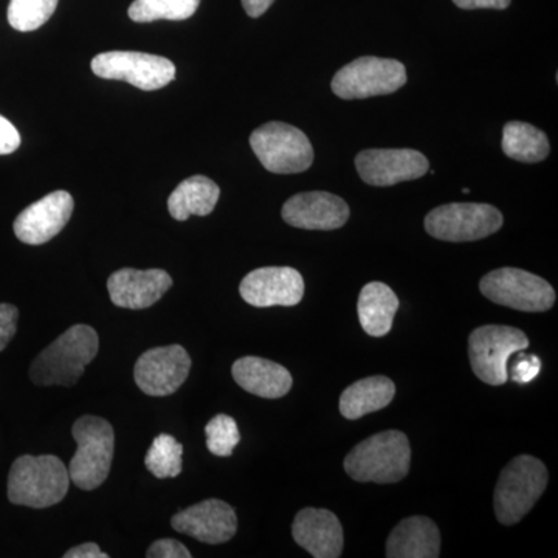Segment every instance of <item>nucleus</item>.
<instances>
[{"instance_id": "nucleus-29", "label": "nucleus", "mask_w": 558, "mask_h": 558, "mask_svg": "<svg viewBox=\"0 0 558 558\" xmlns=\"http://www.w3.org/2000/svg\"><path fill=\"white\" fill-rule=\"evenodd\" d=\"M205 435L209 453L220 458L231 457L241 440L236 421L227 414L213 417L205 427Z\"/></svg>"}, {"instance_id": "nucleus-27", "label": "nucleus", "mask_w": 558, "mask_h": 558, "mask_svg": "<svg viewBox=\"0 0 558 558\" xmlns=\"http://www.w3.org/2000/svg\"><path fill=\"white\" fill-rule=\"evenodd\" d=\"M183 446L171 435H159L146 453V469L156 478H175L182 473Z\"/></svg>"}, {"instance_id": "nucleus-22", "label": "nucleus", "mask_w": 558, "mask_h": 558, "mask_svg": "<svg viewBox=\"0 0 558 558\" xmlns=\"http://www.w3.org/2000/svg\"><path fill=\"white\" fill-rule=\"evenodd\" d=\"M396 396L395 381L385 376L366 377L344 389L340 398L341 416L355 421L387 409Z\"/></svg>"}, {"instance_id": "nucleus-7", "label": "nucleus", "mask_w": 558, "mask_h": 558, "mask_svg": "<svg viewBox=\"0 0 558 558\" xmlns=\"http://www.w3.org/2000/svg\"><path fill=\"white\" fill-rule=\"evenodd\" d=\"M529 348L523 330L512 326L486 325L469 337V359L473 373L484 384L501 387L509 380V360Z\"/></svg>"}, {"instance_id": "nucleus-3", "label": "nucleus", "mask_w": 558, "mask_h": 558, "mask_svg": "<svg viewBox=\"0 0 558 558\" xmlns=\"http://www.w3.org/2000/svg\"><path fill=\"white\" fill-rule=\"evenodd\" d=\"M70 476L64 462L53 454L17 458L9 475V499L13 505L46 509L69 494Z\"/></svg>"}, {"instance_id": "nucleus-2", "label": "nucleus", "mask_w": 558, "mask_h": 558, "mask_svg": "<svg viewBox=\"0 0 558 558\" xmlns=\"http://www.w3.org/2000/svg\"><path fill=\"white\" fill-rule=\"evenodd\" d=\"M409 436L398 429L362 440L344 458V470L357 483L395 484L409 475Z\"/></svg>"}, {"instance_id": "nucleus-11", "label": "nucleus", "mask_w": 558, "mask_h": 558, "mask_svg": "<svg viewBox=\"0 0 558 558\" xmlns=\"http://www.w3.org/2000/svg\"><path fill=\"white\" fill-rule=\"evenodd\" d=\"M92 72L102 80L126 81L140 90H159L175 78L170 60L142 51H106L92 60Z\"/></svg>"}, {"instance_id": "nucleus-34", "label": "nucleus", "mask_w": 558, "mask_h": 558, "mask_svg": "<svg viewBox=\"0 0 558 558\" xmlns=\"http://www.w3.org/2000/svg\"><path fill=\"white\" fill-rule=\"evenodd\" d=\"M512 0H453L454 5L462 10H506Z\"/></svg>"}, {"instance_id": "nucleus-31", "label": "nucleus", "mask_w": 558, "mask_h": 558, "mask_svg": "<svg viewBox=\"0 0 558 558\" xmlns=\"http://www.w3.org/2000/svg\"><path fill=\"white\" fill-rule=\"evenodd\" d=\"M17 318L20 311L16 306L9 303L0 304V352L9 347L10 341L16 336Z\"/></svg>"}, {"instance_id": "nucleus-19", "label": "nucleus", "mask_w": 558, "mask_h": 558, "mask_svg": "<svg viewBox=\"0 0 558 558\" xmlns=\"http://www.w3.org/2000/svg\"><path fill=\"white\" fill-rule=\"evenodd\" d=\"M296 545L315 558H339L343 553V527L328 509L306 508L296 513L292 524Z\"/></svg>"}, {"instance_id": "nucleus-35", "label": "nucleus", "mask_w": 558, "mask_h": 558, "mask_svg": "<svg viewBox=\"0 0 558 558\" xmlns=\"http://www.w3.org/2000/svg\"><path fill=\"white\" fill-rule=\"evenodd\" d=\"M108 554L102 553L100 546L95 543H84L76 548L69 549L64 558H108Z\"/></svg>"}, {"instance_id": "nucleus-5", "label": "nucleus", "mask_w": 558, "mask_h": 558, "mask_svg": "<svg viewBox=\"0 0 558 558\" xmlns=\"http://www.w3.org/2000/svg\"><path fill=\"white\" fill-rule=\"evenodd\" d=\"M72 435L78 449L68 468L70 481L81 490H95L108 480L112 468V425L106 418L86 414L73 424Z\"/></svg>"}, {"instance_id": "nucleus-6", "label": "nucleus", "mask_w": 558, "mask_h": 558, "mask_svg": "<svg viewBox=\"0 0 558 558\" xmlns=\"http://www.w3.org/2000/svg\"><path fill=\"white\" fill-rule=\"evenodd\" d=\"M250 146L260 165L274 174H299L314 163V146L299 128L271 121L250 135Z\"/></svg>"}, {"instance_id": "nucleus-17", "label": "nucleus", "mask_w": 558, "mask_h": 558, "mask_svg": "<svg viewBox=\"0 0 558 558\" xmlns=\"http://www.w3.org/2000/svg\"><path fill=\"white\" fill-rule=\"evenodd\" d=\"M282 219L303 230H339L348 222L351 209L347 202L326 191H310L290 197L282 207Z\"/></svg>"}, {"instance_id": "nucleus-20", "label": "nucleus", "mask_w": 558, "mask_h": 558, "mask_svg": "<svg viewBox=\"0 0 558 558\" xmlns=\"http://www.w3.org/2000/svg\"><path fill=\"white\" fill-rule=\"evenodd\" d=\"M231 374L242 389L263 399L284 398L293 385L292 374L284 366L267 359L236 360Z\"/></svg>"}, {"instance_id": "nucleus-14", "label": "nucleus", "mask_w": 558, "mask_h": 558, "mask_svg": "<svg viewBox=\"0 0 558 558\" xmlns=\"http://www.w3.org/2000/svg\"><path fill=\"white\" fill-rule=\"evenodd\" d=\"M240 293L255 307H292L303 300L304 279L292 267H263L242 279Z\"/></svg>"}, {"instance_id": "nucleus-33", "label": "nucleus", "mask_w": 558, "mask_h": 558, "mask_svg": "<svg viewBox=\"0 0 558 558\" xmlns=\"http://www.w3.org/2000/svg\"><path fill=\"white\" fill-rule=\"evenodd\" d=\"M21 146V135L5 117L0 116V156H9Z\"/></svg>"}, {"instance_id": "nucleus-1", "label": "nucleus", "mask_w": 558, "mask_h": 558, "mask_svg": "<svg viewBox=\"0 0 558 558\" xmlns=\"http://www.w3.org/2000/svg\"><path fill=\"white\" fill-rule=\"evenodd\" d=\"M97 330L75 325L58 337L32 363L31 379L39 387H73L92 360L97 357Z\"/></svg>"}, {"instance_id": "nucleus-13", "label": "nucleus", "mask_w": 558, "mask_h": 558, "mask_svg": "<svg viewBox=\"0 0 558 558\" xmlns=\"http://www.w3.org/2000/svg\"><path fill=\"white\" fill-rule=\"evenodd\" d=\"M355 168L371 186H392L424 178L427 157L416 149H366L355 157Z\"/></svg>"}, {"instance_id": "nucleus-21", "label": "nucleus", "mask_w": 558, "mask_h": 558, "mask_svg": "<svg viewBox=\"0 0 558 558\" xmlns=\"http://www.w3.org/2000/svg\"><path fill=\"white\" fill-rule=\"evenodd\" d=\"M440 534L435 521L414 515L400 521L387 539L388 558H438Z\"/></svg>"}, {"instance_id": "nucleus-37", "label": "nucleus", "mask_w": 558, "mask_h": 558, "mask_svg": "<svg viewBox=\"0 0 558 558\" xmlns=\"http://www.w3.org/2000/svg\"><path fill=\"white\" fill-rule=\"evenodd\" d=\"M462 193H464V194H469V193H470V190H469V189H464V190H462Z\"/></svg>"}, {"instance_id": "nucleus-28", "label": "nucleus", "mask_w": 558, "mask_h": 558, "mask_svg": "<svg viewBox=\"0 0 558 558\" xmlns=\"http://www.w3.org/2000/svg\"><path fill=\"white\" fill-rule=\"evenodd\" d=\"M58 0H11L9 22L17 32H35L53 16Z\"/></svg>"}, {"instance_id": "nucleus-36", "label": "nucleus", "mask_w": 558, "mask_h": 558, "mask_svg": "<svg viewBox=\"0 0 558 558\" xmlns=\"http://www.w3.org/2000/svg\"><path fill=\"white\" fill-rule=\"evenodd\" d=\"M241 2L250 17H259L270 9L275 0H241Z\"/></svg>"}, {"instance_id": "nucleus-9", "label": "nucleus", "mask_w": 558, "mask_h": 558, "mask_svg": "<svg viewBox=\"0 0 558 558\" xmlns=\"http://www.w3.org/2000/svg\"><path fill=\"white\" fill-rule=\"evenodd\" d=\"M502 223L505 218L494 205L453 202L429 211L425 230L439 241L472 242L497 233Z\"/></svg>"}, {"instance_id": "nucleus-30", "label": "nucleus", "mask_w": 558, "mask_h": 558, "mask_svg": "<svg viewBox=\"0 0 558 558\" xmlns=\"http://www.w3.org/2000/svg\"><path fill=\"white\" fill-rule=\"evenodd\" d=\"M513 355H515V360L512 365H508L509 379L520 385L534 380L542 369V360L534 354H523V351L515 352Z\"/></svg>"}, {"instance_id": "nucleus-12", "label": "nucleus", "mask_w": 558, "mask_h": 558, "mask_svg": "<svg viewBox=\"0 0 558 558\" xmlns=\"http://www.w3.org/2000/svg\"><path fill=\"white\" fill-rule=\"evenodd\" d=\"M191 371V357L180 344L149 349L135 363L134 377L140 391L163 398L178 391Z\"/></svg>"}, {"instance_id": "nucleus-24", "label": "nucleus", "mask_w": 558, "mask_h": 558, "mask_svg": "<svg viewBox=\"0 0 558 558\" xmlns=\"http://www.w3.org/2000/svg\"><path fill=\"white\" fill-rule=\"evenodd\" d=\"M219 197V186L211 179L193 175L172 191L168 209L172 218L183 222L190 216H208L218 205Z\"/></svg>"}, {"instance_id": "nucleus-10", "label": "nucleus", "mask_w": 558, "mask_h": 558, "mask_svg": "<svg viewBox=\"0 0 558 558\" xmlns=\"http://www.w3.org/2000/svg\"><path fill=\"white\" fill-rule=\"evenodd\" d=\"M480 290L499 306L520 312H546L556 303V290L531 271L502 267L481 279Z\"/></svg>"}, {"instance_id": "nucleus-16", "label": "nucleus", "mask_w": 558, "mask_h": 558, "mask_svg": "<svg viewBox=\"0 0 558 558\" xmlns=\"http://www.w3.org/2000/svg\"><path fill=\"white\" fill-rule=\"evenodd\" d=\"M171 524L180 534L207 545H220L236 535L238 517L226 501L211 498L175 513Z\"/></svg>"}, {"instance_id": "nucleus-23", "label": "nucleus", "mask_w": 558, "mask_h": 558, "mask_svg": "<svg viewBox=\"0 0 558 558\" xmlns=\"http://www.w3.org/2000/svg\"><path fill=\"white\" fill-rule=\"evenodd\" d=\"M399 299L389 286L374 281L362 289L359 296V319L371 337H385L392 328Z\"/></svg>"}, {"instance_id": "nucleus-32", "label": "nucleus", "mask_w": 558, "mask_h": 558, "mask_svg": "<svg viewBox=\"0 0 558 558\" xmlns=\"http://www.w3.org/2000/svg\"><path fill=\"white\" fill-rule=\"evenodd\" d=\"M148 558H191V553L178 539L161 538L149 546Z\"/></svg>"}, {"instance_id": "nucleus-4", "label": "nucleus", "mask_w": 558, "mask_h": 558, "mask_svg": "<svg viewBox=\"0 0 558 558\" xmlns=\"http://www.w3.org/2000/svg\"><path fill=\"white\" fill-rule=\"evenodd\" d=\"M549 473L539 459L520 454L502 469L495 487L494 506L499 523L512 526L524 519L548 487Z\"/></svg>"}, {"instance_id": "nucleus-15", "label": "nucleus", "mask_w": 558, "mask_h": 558, "mask_svg": "<svg viewBox=\"0 0 558 558\" xmlns=\"http://www.w3.org/2000/svg\"><path fill=\"white\" fill-rule=\"evenodd\" d=\"M73 207L75 202L68 191L47 194L17 216L14 220V234L24 244H46L68 226Z\"/></svg>"}, {"instance_id": "nucleus-25", "label": "nucleus", "mask_w": 558, "mask_h": 558, "mask_svg": "<svg viewBox=\"0 0 558 558\" xmlns=\"http://www.w3.org/2000/svg\"><path fill=\"white\" fill-rule=\"evenodd\" d=\"M502 153L521 163H538L549 156L550 145L545 132L523 121H509L502 131Z\"/></svg>"}, {"instance_id": "nucleus-18", "label": "nucleus", "mask_w": 558, "mask_h": 558, "mask_svg": "<svg viewBox=\"0 0 558 558\" xmlns=\"http://www.w3.org/2000/svg\"><path fill=\"white\" fill-rule=\"evenodd\" d=\"M172 278L165 270L121 269L110 275V300L123 310H148L171 289Z\"/></svg>"}, {"instance_id": "nucleus-26", "label": "nucleus", "mask_w": 558, "mask_h": 558, "mask_svg": "<svg viewBox=\"0 0 558 558\" xmlns=\"http://www.w3.org/2000/svg\"><path fill=\"white\" fill-rule=\"evenodd\" d=\"M201 0H134L130 7V17L140 24L156 21H185L190 20L197 9Z\"/></svg>"}, {"instance_id": "nucleus-8", "label": "nucleus", "mask_w": 558, "mask_h": 558, "mask_svg": "<svg viewBox=\"0 0 558 558\" xmlns=\"http://www.w3.org/2000/svg\"><path fill=\"white\" fill-rule=\"evenodd\" d=\"M407 84V69L398 60L362 57L333 76L330 87L341 100H365L395 94Z\"/></svg>"}]
</instances>
